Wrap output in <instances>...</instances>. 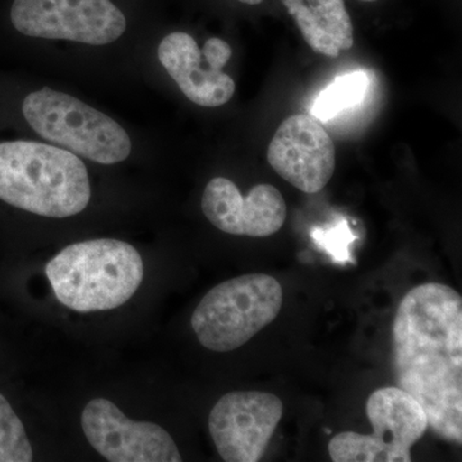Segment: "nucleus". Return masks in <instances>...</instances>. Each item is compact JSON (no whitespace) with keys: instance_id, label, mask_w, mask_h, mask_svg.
<instances>
[{"instance_id":"nucleus-4","label":"nucleus","mask_w":462,"mask_h":462,"mask_svg":"<svg viewBox=\"0 0 462 462\" xmlns=\"http://www.w3.org/2000/svg\"><path fill=\"white\" fill-rule=\"evenodd\" d=\"M281 282L267 273H245L216 285L191 316V328L209 351L231 352L281 314Z\"/></svg>"},{"instance_id":"nucleus-2","label":"nucleus","mask_w":462,"mask_h":462,"mask_svg":"<svg viewBox=\"0 0 462 462\" xmlns=\"http://www.w3.org/2000/svg\"><path fill=\"white\" fill-rule=\"evenodd\" d=\"M87 167L72 152L16 141L0 143V199L32 214L65 218L89 205Z\"/></svg>"},{"instance_id":"nucleus-10","label":"nucleus","mask_w":462,"mask_h":462,"mask_svg":"<svg viewBox=\"0 0 462 462\" xmlns=\"http://www.w3.org/2000/svg\"><path fill=\"white\" fill-rule=\"evenodd\" d=\"M267 161L298 190L316 194L333 178L336 147L320 121L311 115H293L282 121L273 136Z\"/></svg>"},{"instance_id":"nucleus-15","label":"nucleus","mask_w":462,"mask_h":462,"mask_svg":"<svg viewBox=\"0 0 462 462\" xmlns=\"http://www.w3.org/2000/svg\"><path fill=\"white\" fill-rule=\"evenodd\" d=\"M32 458V443L23 421L7 398L0 394V462H30Z\"/></svg>"},{"instance_id":"nucleus-19","label":"nucleus","mask_w":462,"mask_h":462,"mask_svg":"<svg viewBox=\"0 0 462 462\" xmlns=\"http://www.w3.org/2000/svg\"><path fill=\"white\" fill-rule=\"evenodd\" d=\"M365 2H375V0H365Z\"/></svg>"},{"instance_id":"nucleus-12","label":"nucleus","mask_w":462,"mask_h":462,"mask_svg":"<svg viewBox=\"0 0 462 462\" xmlns=\"http://www.w3.org/2000/svg\"><path fill=\"white\" fill-rule=\"evenodd\" d=\"M157 54L182 94L196 105L220 107L233 98V79L206 57L189 33H169L160 42Z\"/></svg>"},{"instance_id":"nucleus-3","label":"nucleus","mask_w":462,"mask_h":462,"mask_svg":"<svg viewBox=\"0 0 462 462\" xmlns=\"http://www.w3.org/2000/svg\"><path fill=\"white\" fill-rule=\"evenodd\" d=\"M57 300L78 312L108 311L136 293L144 276L139 252L117 239L75 243L45 267Z\"/></svg>"},{"instance_id":"nucleus-14","label":"nucleus","mask_w":462,"mask_h":462,"mask_svg":"<svg viewBox=\"0 0 462 462\" xmlns=\"http://www.w3.org/2000/svg\"><path fill=\"white\" fill-rule=\"evenodd\" d=\"M372 88V78L365 69L346 72L322 89L312 103V117L320 123H329L345 112L360 107Z\"/></svg>"},{"instance_id":"nucleus-9","label":"nucleus","mask_w":462,"mask_h":462,"mask_svg":"<svg viewBox=\"0 0 462 462\" xmlns=\"http://www.w3.org/2000/svg\"><path fill=\"white\" fill-rule=\"evenodd\" d=\"M81 425L91 447L111 462H180L178 446L160 425L133 421L114 402L94 398Z\"/></svg>"},{"instance_id":"nucleus-18","label":"nucleus","mask_w":462,"mask_h":462,"mask_svg":"<svg viewBox=\"0 0 462 462\" xmlns=\"http://www.w3.org/2000/svg\"><path fill=\"white\" fill-rule=\"evenodd\" d=\"M238 2L245 3V5H260V3H263V0H238Z\"/></svg>"},{"instance_id":"nucleus-7","label":"nucleus","mask_w":462,"mask_h":462,"mask_svg":"<svg viewBox=\"0 0 462 462\" xmlns=\"http://www.w3.org/2000/svg\"><path fill=\"white\" fill-rule=\"evenodd\" d=\"M11 20L32 38L111 44L126 30V18L111 0H14Z\"/></svg>"},{"instance_id":"nucleus-13","label":"nucleus","mask_w":462,"mask_h":462,"mask_svg":"<svg viewBox=\"0 0 462 462\" xmlns=\"http://www.w3.org/2000/svg\"><path fill=\"white\" fill-rule=\"evenodd\" d=\"M312 51L329 58L354 47V25L345 0H282Z\"/></svg>"},{"instance_id":"nucleus-5","label":"nucleus","mask_w":462,"mask_h":462,"mask_svg":"<svg viewBox=\"0 0 462 462\" xmlns=\"http://www.w3.org/2000/svg\"><path fill=\"white\" fill-rule=\"evenodd\" d=\"M23 114L45 141L100 165L123 162L132 153L120 124L69 94L51 88L33 91L23 100Z\"/></svg>"},{"instance_id":"nucleus-11","label":"nucleus","mask_w":462,"mask_h":462,"mask_svg":"<svg viewBox=\"0 0 462 462\" xmlns=\"http://www.w3.org/2000/svg\"><path fill=\"white\" fill-rule=\"evenodd\" d=\"M200 206L209 223L231 236L266 238L287 218V203L270 184H258L245 197L229 179L215 178L207 184Z\"/></svg>"},{"instance_id":"nucleus-16","label":"nucleus","mask_w":462,"mask_h":462,"mask_svg":"<svg viewBox=\"0 0 462 462\" xmlns=\"http://www.w3.org/2000/svg\"><path fill=\"white\" fill-rule=\"evenodd\" d=\"M311 236L315 245L324 249L337 263H346V261L352 260L351 254H349V245L354 243L355 236L346 218H342L334 226L324 227V229L315 227Z\"/></svg>"},{"instance_id":"nucleus-6","label":"nucleus","mask_w":462,"mask_h":462,"mask_svg":"<svg viewBox=\"0 0 462 462\" xmlns=\"http://www.w3.org/2000/svg\"><path fill=\"white\" fill-rule=\"evenodd\" d=\"M373 434L343 431L331 438L334 462H410L411 448L428 430L420 403L398 387L373 392L366 403Z\"/></svg>"},{"instance_id":"nucleus-17","label":"nucleus","mask_w":462,"mask_h":462,"mask_svg":"<svg viewBox=\"0 0 462 462\" xmlns=\"http://www.w3.org/2000/svg\"><path fill=\"white\" fill-rule=\"evenodd\" d=\"M202 51L206 57L218 69H224L225 65L229 62L231 54H233L230 45L220 38L208 39L203 45Z\"/></svg>"},{"instance_id":"nucleus-8","label":"nucleus","mask_w":462,"mask_h":462,"mask_svg":"<svg viewBox=\"0 0 462 462\" xmlns=\"http://www.w3.org/2000/svg\"><path fill=\"white\" fill-rule=\"evenodd\" d=\"M282 412L284 406L275 394L257 391L225 394L208 418L209 433L218 455L226 462L260 461Z\"/></svg>"},{"instance_id":"nucleus-1","label":"nucleus","mask_w":462,"mask_h":462,"mask_svg":"<svg viewBox=\"0 0 462 462\" xmlns=\"http://www.w3.org/2000/svg\"><path fill=\"white\" fill-rule=\"evenodd\" d=\"M397 387L415 398L430 428L462 443V298L440 282L411 289L398 306L392 329Z\"/></svg>"}]
</instances>
